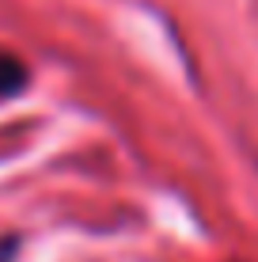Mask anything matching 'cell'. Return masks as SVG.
<instances>
[{
    "mask_svg": "<svg viewBox=\"0 0 258 262\" xmlns=\"http://www.w3.org/2000/svg\"><path fill=\"white\" fill-rule=\"evenodd\" d=\"M27 84H31V72H27V65L15 57V53H4V50H0V99L19 95Z\"/></svg>",
    "mask_w": 258,
    "mask_h": 262,
    "instance_id": "cell-1",
    "label": "cell"
},
{
    "mask_svg": "<svg viewBox=\"0 0 258 262\" xmlns=\"http://www.w3.org/2000/svg\"><path fill=\"white\" fill-rule=\"evenodd\" d=\"M15 255H19V239L4 236V239H0V262H15Z\"/></svg>",
    "mask_w": 258,
    "mask_h": 262,
    "instance_id": "cell-2",
    "label": "cell"
}]
</instances>
